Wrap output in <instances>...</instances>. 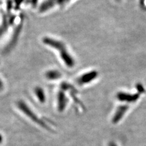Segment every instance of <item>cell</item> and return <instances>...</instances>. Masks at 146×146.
<instances>
[{
  "instance_id": "obj_10",
  "label": "cell",
  "mask_w": 146,
  "mask_h": 146,
  "mask_svg": "<svg viewBox=\"0 0 146 146\" xmlns=\"http://www.w3.org/2000/svg\"><path fill=\"white\" fill-rule=\"evenodd\" d=\"M46 76L48 79L54 80L60 78L61 77V74L56 70H52L48 72Z\"/></svg>"
},
{
  "instance_id": "obj_9",
  "label": "cell",
  "mask_w": 146,
  "mask_h": 146,
  "mask_svg": "<svg viewBox=\"0 0 146 146\" xmlns=\"http://www.w3.org/2000/svg\"><path fill=\"white\" fill-rule=\"evenodd\" d=\"M34 93L37 99L41 103H44L46 101V95L42 88L36 87L34 89Z\"/></svg>"
},
{
  "instance_id": "obj_11",
  "label": "cell",
  "mask_w": 146,
  "mask_h": 146,
  "mask_svg": "<svg viewBox=\"0 0 146 146\" xmlns=\"http://www.w3.org/2000/svg\"><path fill=\"white\" fill-rule=\"evenodd\" d=\"M4 88V84H3V82L2 81V79L0 78V91L2 90Z\"/></svg>"
},
{
  "instance_id": "obj_2",
  "label": "cell",
  "mask_w": 146,
  "mask_h": 146,
  "mask_svg": "<svg viewBox=\"0 0 146 146\" xmlns=\"http://www.w3.org/2000/svg\"><path fill=\"white\" fill-rule=\"evenodd\" d=\"M43 42L47 46L55 48V49L59 52L60 56L64 63L69 67H73L74 65L73 58L62 42L49 37H44L43 40Z\"/></svg>"
},
{
  "instance_id": "obj_4",
  "label": "cell",
  "mask_w": 146,
  "mask_h": 146,
  "mask_svg": "<svg viewBox=\"0 0 146 146\" xmlns=\"http://www.w3.org/2000/svg\"><path fill=\"white\" fill-rule=\"evenodd\" d=\"M128 108V106L125 105H122L119 107L113 117V119H112L113 123L114 124L118 123L120 120L122 119V117L123 116V115H125Z\"/></svg>"
},
{
  "instance_id": "obj_5",
  "label": "cell",
  "mask_w": 146,
  "mask_h": 146,
  "mask_svg": "<svg viewBox=\"0 0 146 146\" xmlns=\"http://www.w3.org/2000/svg\"><path fill=\"white\" fill-rule=\"evenodd\" d=\"M68 101L67 98L62 90L60 91L58 94V110L60 111H62L65 109Z\"/></svg>"
},
{
  "instance_id": "obj_12",
  "label": "cell",
  "mask_w": 146,
  "mask_h": 146,
  "mask_svg": "<svg viewBox=\"0 0 146 146\" xmlns=\"http://www.w3.org/2000/svg\"><path fill=\"white\" fill-rule=\"evenodd\" d=\"M3 141V136L2 135V134L0 133V145L2 143Z\"/></svg>"
},
{
  "instance_id": "obj_7",
  "label": "cell",
  "mask_w": 146,
  "mask_h": 146,
  "mask_svg": "<svg viewBox=\"0 0 146 146\" xmlns=\"http://www.w3.org/2000/svg\"><path fill=\"white\" fill-rule=\"evenodd\" d=\"M98 76V73L96 72H91L87 73L81 76L78 80V84H84L91 82L94 80Z\"/></svg>"
},
{
  "instance_id": "obj_3",
  "label": "cell",
  "mask_w": 146,
  "mask_h": 146,
  "mask_svg": "<svg viewBox=\"0 0 146 146\" xmlns=\"http://www.w3.org/2000/svg\"><path fill=\"white\" fill-rule=\"evenodd\" d=\"M17 107L21 111H22L27 116H28L34 122L37 123L38 125L42 126V127L46 129L50 130V128H49V127L43 121L38 119L37 116L29 108V107L27 106V104L25 102H23V101H19L17 103Z\"/></svg>"
},
{
  "instance_id": "obj_6",
  "label": "cell",
  "mask_w": 146,
  "mask_h": 146,
  "mask_svg": "<svg viewBox=\"0 0 146 146\" xmlns=\"http://www.w3.org/2000/svg\"><path fill=\"white\" fill-rule=\"evenodd\" d=\"M67 1L68 0H48L41 6L40 11L41 12L47 11L49 8L56 6V5H61L67 2Z\"/></svg>"
},
{
  "instance_id": "obj_13",
  "label": "cell",
  "mask_w": 146,
  "mask_h": 146,
  "mask_svg": "<svg viewBox=\"0 0 146 146\" xmlns=\"http://www.w3.org/2000/svg\"><path fill=\"white\" fill-rule=\"evenodd\" d=\"M108 146H117V145H116V143H114V142H110V144H109Z\"/></svg>"
},
{
  "instance_id": "obj_8",
  "label": "cell",
  "mask_w": 146,
  "mask_h": 146,
  "mask_svg": "<svg viewBox=\"0 0 146 146\" xmlns=\"http://www.w3.org/2000/svg\"><path fill=\"white\" fill-rule=\"evenodd\" d=\"M137 95H131L127 94L125 93L120 92L117 94V98L120 101L122 102H131L135 101L137 99Z\"/></svg>"
},
{
  "instance_id": "obj_1",
  "label": "cell",
  "mask_w": 146,
  "mask_h": 146,
  "mask_svg": "<svg viewBox=\"0 0 146 146\" xmlns=\"http://www.w3.org/2000/svg\"><path fill=\"white\" fill-rule=\"evenodd\" d=\"M24 22L21 8L13 0L0 1V52L7 55L15 46Z\"/></svg>"
}]
</instances>
